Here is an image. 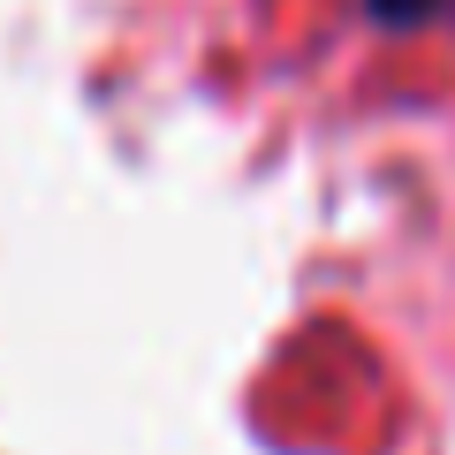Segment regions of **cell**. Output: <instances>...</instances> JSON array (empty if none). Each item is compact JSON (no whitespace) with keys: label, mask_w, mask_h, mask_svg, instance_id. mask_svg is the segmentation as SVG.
<instances>
[{"label":"cell","mask_w":455,"mask_h":455,"mask_svg":"<svg viewBox=\"0 0 455 455\" xmlns=\"http://www.w3.org/2000/svg\"><path fill=\"white\" fill-rule=\"evenodd\" d=\"M379 31H425V23H448L455 0H364Z\"/></svg>","instance_id":"obj_1"}]
</instances>
